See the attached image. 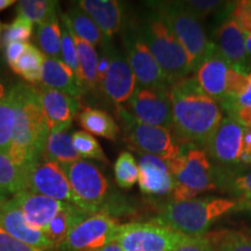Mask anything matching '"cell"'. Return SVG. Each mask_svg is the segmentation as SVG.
<instances>
[{
	"label": "cell",
	"mask_w": 251,
	"mask_h": 251,
	"mask_svg": "<svg viewBox=\"0 0 251 251\" xmlns=\"http://www.w3.org/2000/svg\"><path fill=\"white\" fill-rule=\"evenodd\" d=\"M172 103L171 133L190 149H206L224 119L221 106L202 91L196 78L185 77L169 87Z\"/></svg>",
	"instance_id": "obj_1"
},
{
	"label": "cell",
	"mask_w": 251,
	"mask_h": 251,
	"mask_svg": "<svg viewBox=\"0 0 251 251\" xmlns=\"http://www.w3.org/2000/svg\"><path fill=\"white\" fill-rule=\"evenodd\" d=\"M18 87L17 119L8 153L25 170L42 159L50 131L35 85L19 83Z\"/></svg>",
	"instance_id": "obj_2"
},
{
	"label": "cell",
	"mask_w": 251,
	"mask_h": 251,
	"mask_svg": "<svg viewBox=\"0 0 251 251\" xmlns=\"http://www.w3.org/2000/svg\"><path fill=\"white\" fill-rule=\"evenodd\" d=\"M236 209L234 199L206 197L200 199L166 202L161 207L159 215L152 221L158 222L185 236H203L213 222Z\"/></svg>",
	"instance_id": "obj_3"
},
{
	"label": "cell",
	"mask_w": 251,
	"mask_h": 251,
	"mask_svg": "<svg viewBox=\"0 0 251 251\" xmlns=\"http://www.w3.org/2000/svg\"><path fill=\"white\" fill-rule=\"evenodd\" d=\"M139 31L170 85L191 74L183 46L156 11L144 17Z\"/></svg>",
	"instance_id": "obj_4"
},
{
	"label": "cell",
	"mask_w": 251,
	"mask_h": 251,
	"mask_svg": "<svg viewBox=\"0 0 251 251\" xmlns=\"http://www.w3.org/2000/svg\"><path fill=\"white\" fill-rule=\"evenodd\" d=\"M150 7L161 15L183 46L191 72L196 71L213 46L199 20L185 11L180 1L150 2Z\"/></svg>",
	"instance_id": "obj_5"
},
{
	"label": "cell",
	"mask_w": 251,
	"mask_h": 251,
	"mask_svg": "<svg viewBox=\"0 0 251 251\" xmlns=\"http://www.w3.org/2000/svg\"><path fill=\"white\" fill-rule=\"evenodd\" d=\"M117 115L125 140L134 151L157 156L166 163L183 153L179 144L176 142L174 135L168 128L144 124L120 105L117 108Z\"/></svg>",
	"instance_id": "obj_6"
},
{
	"label": "cell",
	"mask_w": 251,
	"mask_h": 251,
	"mask_svg": "<svg viewBox=\"0 0 251 251\" xmlns=\"http://www.w3.org/2000/svg\"><path fill=\"white\" fill-rule=\"evenodd\" d=\"M175 187L172 191L174 201L194 199L198 194L216 188L212 165L207 152L201 149H188L168 163Z\"/></svg>",
	"instance_id": "obj_7"
},
{
	"label": "cell",
	"mask_w": 251,
	"mask_h": 251,
	"mask_svg": "<svg viewBox=\"0 0 251 251\" xmlns=\"http://www.w3.org/2000/svg\"><path fill=\"white\" fill-rule=\"evenodd\" d=\"M61 168L70 183L75 205L90 214L102 212L108 193V181L98 166L79 159L69 164H61Z\"/></svg>",
	"instance_id": "obj_8"
},
{
	"label": "cell",
	"mask_w": 251,
	"mask_h": 251,
	"mask_svg": "<svg viewBox=\"0 0 251 251\" xmlns=\"http://www.w3.org/2000/svg\"><path fill=\"white\" fill-rule=\"evenodd\" d=\"M207 153L226 166L251 164V131L230 118H224L207 144Z\"/></svg>",
	"instance_id": "obj_9"
},
{
	"label": "cell",
	"mask_w": 251,
	"mask_h": 251,
	"mask_svg": "<svg viewBox=\"0 0 251 251\" xmlns=\"http://www.w3.org/2000/svg\"><path fill=\"white\" fill-rule=\"evenodd\" d=\"M115 238L122 251H172L186 236L151 221L120 225Z\"/></svg>",
	"instance_id": "obj_10"
},
{
	"label": "cell",
	"mask_w": 251,
	"mask_h": 251,
	"mask_svg": "<svg viewBox=\"0 0 251 251\" xmlns=\"http://www.w3.org/2000/svg\"><path fill=\"white\" fill-rule=\"evenodd\" d=\"M118 220L108 212L87 215L75 226L58 251H99L117 236Z\"/></svg>",
	"instance_id": "obj_11"
},
{
	"label": "cell",
	"mask_w": 251,
	"mask_h": 251,
	"mask_svg": "<svg viewBox=\"0 0 251 251\" xmlns=\"http://www.w3.org/2000/svg\"><path fill=\"white\" fill-rule=\"evenodd\" d=\"M126 56L136 78V85L169 89L170 84L140 35L139 28L128 26L124 33Z\"/></svg>",
	"instance_id": "obj_12"
},
{
	"label": "cell",
	"mask_w": 251,
	"mask_h": 251,
	"mask_svg": "<svg viewBox=\"0 0 251 251\" xmlns=\"http://www.w3.org/2000/svg\"><path fill=\"white\" fill-rule=\"evenodd\" d=\"M24 172L26 190L51 198L57 201L75 205V197L70 183L57 163L40 159L35 164L25 169Z\"/></svg>",
	"instance_id": "obj_13"
},
{
	"label": "cell",
	"mask_w": 251,
	"mask_h": 251,
	"mask_svg": "<svg viewBox=\"0 0 251 251\" xmlns=\"http://www.w3.org/2000/svg\"><path fill=\"white\" fill-rule=\"evenodd\" d=\"M127 102L130 113L137 120L171 130L172 103L169 89L136 85Z\"/></svg>",
	"instance_id": "obj_14"
},
{
	"label": "cell",
	"mask_w": 251,
	"mask_h": 251,
	"mask_svg": "<svg viewBox=\"0 0 251 251\" xmlns=\"http://www.w3.org/2000/svg\"><path fill=\"white\" fill-rule=\"evenodd\" d=\"M102 51L107 55L109 65L99 86L112 101L118 105L129 100L136 87V78L127 56L119 51L111 41H105Z\"/></svg>",
	"instance_id": "obj_15"
},
{
	"label": "cell",
	"mask_w": 251,
	"mask_h": 251,
	"mask_svg": "<svg viewBox=\"0 0 251 251\" xmlns=\"http://www.w3.org/2000/svg\"><path fill=\"white\" fill-rule=\"evenodd\" d=\"M35 87L41 97L50 134L67 131L80 108L79 99L43 85Z\"/></svg>",
	"instance_id": "obj_16"
},
{
	"label": "cell",
	"mask_w": 251,
	"mask_h": 251,
	"mask_svg": "<svg viewBox=\"0 0 251 251\" xmlns=\"http://www.w3.org/2000/svg\"><path fill=\"white\" fill-rule=\"evenodd\" d=\"M230 67L213 43L211 50L194 71V78L205 93L219 102L227 98L228 75Z\"/></svg>",
	"instance_id": "obj_17"
},
{
	"label": "cell",
	"mask_w": 251,
	"mask_h": 251,
	"mask_svg": "<svg viewBox=\"0 0 251 251\" xmlns=\"http://www.w3.org/2000/svg\"><path fill=\"white\" fill-rule=\"evenodd\" d=\"M0 227L17 240L35 249L43 251L54 249L43 231L33 227L27 221L23 211L13 200H4L0 202Z\"/></svg>",
	"instance_id": "obj_18"
},
{
	"label": "cell",
	"mask_w": 251,
	"mask_h": 251,
	"mask_svg": "<svg viewBox=\"0 0 251 251\" xmlns=\"http://www.w3.org/2000/svg\"><path fill=\"white\" fill-rule=\"evenodd\" d=\"M214 45L229 67L241 74H249L251 64L247 51L246 34L231 17L220 26Z\"/></svg>",
	"instance_id": "obj_19"
},
{
	"label": "cell",
	"mask_w": 251,
	"mask_h": 251,
	"mask_svg": "<svg viewBox=\"0 0 251 251\" xmlns=\"http://www.w3.org/2000/svg\"><path fill=\"white\" fill-rule=\"evenodd\" d=\"M139 185L144 194L162 197L172 193L175 179L165 161L148 153H139Z\"/></svg>",
	"instance_id": "obj_20"
},
{
	"label": "cell",
	"mask_w": 251,
	"mask_h": 251,
	"mask_svg": "<svg viewBox=\"0 0 251 251\" xmlns=\"http://www.w3.org/2000/svg\"><path fill=\"white\" fill-rule=\"evenodd\" d=\"M12 200L23 211L27 221L33 227L41 230H43L68 203L57 201L42 194L30 192L28 190L17 193Z\"/></svg>",
	"instance_id": "obj_21"
},
{
	"label": "cell",
	"mask_w": 251,
	"mask_h": 251,
	"mask_svg": "<svg viewBox=\"0 0 251 251\" xmlns=\"http://www.w3.org/2000/svg\"><path fill=\"white\" fill-rule=\"evenodd\" d=\"M40 83L41 85L57 90L77 99L83 97L87 91L71 69L61 59L45 58L41 69Z\"/></svg>",
	"instance_id": "obj_22"
},
{
	"label": "cell",
	"mask_w": 251,
	"mask_h": 251,
	"mask_svg": "<svg viewBox=\"0 0 251 251\" xmlns=\"http://www.w3.org/2000/svg\"><path fill=\"white\" fill-rule=\"evenodd\" d=\"M77 6L94 21L105 41H111L122 26V9L117 0H80Z\"/></svg>",
	"instance_id": "obj_23"
},
{
	"label": "cell",
	"mask_w": 251,
	"mask_h": 251,
	"mask_svg": "<svg viewBox=\"0 0 251 251\" xmlns=\"http://www.w3.org/2000/svg\"><path fill=\"white\" fill-rule=\"evenodd\" d=\"M87 215H90V213L85 212L76 205L67 203L64 208L49 222V225L42 231L47 240L51 243L52 248L57 250L59 246L65 241L71 229L78 222L85 219Z\"/></svg>",
	"instance_id": "obj_24"
},
{
	"label": "cell",
	"mask_w": 251,
	"mask_h": 251,
	"mask_svg": "<svg viewBox=\"0 0 251 251\" xmlns=\"http://www.w3.org/2000/svg\"><path fill=\"white\" fill-rule=\"evenodd\" d=\"M63 24L71 30L72 34L86 41L93 47L101 46L105 42L101 30L94 21L78 6H72L65 14L62 15Z\"/></svg>",
	"instance_id": "obj_25"
},
{
	"label": "cell",
	"mask_w": 251,
	"mask_h": 251,
	"mask_svg": "<svg viewBox=\"0 0 251 251\" xmlns=\"http://www.w3.org/2000/svg\"><path fill=\"white\" fill-rule=\"evenodd\" d=\"M79 125L91 135L117 141L119 136V125L107 112L99 108L86 107L78 114Z\"/></svg>",
	"instance_id": "obj_26"
},
{
	"label": "cell",
	"mask_w": 251,
	"mask_h": 251,
	"mask_svg": "<svg viewBox=\"0 0 251 251\" xmlns=\"http://www.w3.org/2000/svg\"><path fill=\"white\" fill-rule=\"evenodd\" d=\"M42 159L61 165L79 161L81 157L75 149L71 135L67 131H63V133L49 134Z\"/></svg>",
	"instance_id": "obj_27"
},
{
	"label": "cell",
	"mask_w": 251,
	"mask_h": 251,
	"mask_svg": "<svg viewBox=\"0 0 251 251\" xmlns=\"http://www.w3.org/2000/svg\"><path fill=\"white\" fill-rule=\"evenodd\" d=\"M19 87H9L7 94L0 100V151L8 152L17 119Z\"/></svg>",
	"instance_id": "obj_28"
},
{
	"label": "cell",
	"mask_w": 251,
	"mask_h": 251,
	"mask_svg": "<svg viewBox=\"0 0 251 251\" xmlns=\"http://www.w3.org/2000/svg\"><path fill=\"white\" fill-rule=\"evenodd\" d=\"M35 42L37 49L47 58L61 59V25L57 14L47 23L37 25Z\"/></svg>",
	"instance_id": "obj_29"
},
{
	"label": "cell",
	"mask_w": 251,
	"mask_h": 251,
	"mask_svg": "<svg viewBox=\"0 0 251 251\" xmlns=\"http://www.w3.org/2000/svg\"><path fill=\"white\" fill-rule=\"evenodd\" d=\"M71 31V30H70ZM74 35V40L76 42L78 61L84 85L86 90H94L99 86L98 83V63L99 57L97 54L96 47L90 45L86 41L81 40L80 37Z\"/></svg>",
	"instance_id": "obj_30"
},
{
	"label": "cell",
	"mask_w": 251,
	"mask_h": 251,
	"mask_svg": "<svg viewBox=\"0 0 251 251\" xmlns=\"http://www.w3.org/2000/svg\"><path fill=\"white\" fill-rule=\"evenodd\" d=\"M26 190L25 172L8 152L0 151V191L5 197Z\"/></svg>",
	"instance_id": "obj_31"
},
{
	"label": "cell",
	"mask_w": 251,
	"mask_h": 251,
	"mask_svg": "<svg viewBox=\"0 0 251 251\" xmlns=\"http://www.w3.org/2000/svg\"><path fill=\"white\" fill-rule=\"evenodd\" d=\"M45 58V55L37 49L36 46L28 42L23 55L9 67L18 76L30 83V85H34V84L40 83L41 69H42Z\"/></svg>",
	"instance_id": "obj_32"
},
{
	"label": "cell",
	"mask_w": 251,
	"mask_h": 251,
	"mask_svg": "<svg viewBox=\"0 0 251 251\" xmlns=\"http://www.w3.org/2000/svg\"><path fill=\"white\" fill-rule=\"evenodd\" d=\"M212 251H251V236L240 230H216L206 234Z\"/></svg>",
	"instance_id": "obj_33"
},
{
	"label": "cell",
	"mask_w": 251,
	"mask_h": 251,
	"mask_svg": "<svg viewBox=\"0 0 251 251\" xmlns=\"http://www.w3.org/2000/svg\"><path fill=\"white\" fill-rule=\"evenodd\" d=\"M58 2L54 0H21L17 5L18 17L41 25L56 15Z\"/></svg>",
	"instance_id": "obj_34"
},
{
	"label": "cell",
	"mask_w": 251,
	"mask_h": 251,
	"mask_svg": "<svg viewBox=\"0 0 251 251\" xmlns=\"http://www.w3.org/2000/svg\"><path fill=\"white\" fill-rule=\"evenodd\" d=\"M139 165L130 152L124 151L119 155L114 164L117 184L121 188H130L139 181Z\"/></svg>",
	"instance_id": "obj_35"
},
{
	"label": "cell",
	"mask_w": 251,
	"mask_h": 251,
	"mask_svg": "<svg viewBox=\"0 0 251 251\" xmlns=\"http://www.w3.org/2000/svg\"><path fill=\"white\" fill-rule=\"evenodd\" d=\"M72 142H74L75 149L83 158L96 159V161L106 163V164L108 163L107 157L103 153V150L100 147L98 141L93 135L87 133V131H75L72 135Z\"/></svg>",
	"instance_id": "obj_36"
},
{
	"label": "cell",
	"mask_w": 251,
	"mask_h": 251,
	"mask_svg": "<svg viewBox=\"0 0 251 251\" xmlns=\"http://www.w3.org/2000/svg\"><path fill=\"white\" fill-rule=\"evenodd\" d=\"M61 55L63 63L71 69L72 72L76 75L78 80L84 85L83 79H81L79 61H78L76 42H75L74 35H72L70 29L64 24L61 26Z\"/></svg>",
	"instance_id": "obj_37"
},
{
	"label": "cell",
	"mask_w": 251,
	"mask_h": 251,
	"mask_svg": "<svg viewBox=\"0 0 251 251\" xmlns=\"http://www.w3.org/2000/svg\"><path fill=\"white\" fill-rule=\"evenodd\" d=\"M33 23L27 19L17 17L7 26H4L2 43L7 46L11 42H28L33 33Z\"/></svg>",
	"instance_id": "obj_38"
},
{
	"label": "cell",
	"mask_w": 251,
	"mask_h": 251,
	"mask_svg": "<svg viewBox=\"0 0 251 251\" xmlns=\"http://www.w3.org/2000/svg\"><path fill=\"white\" fill-rule=\"evenodd\" d=\"M233 193L236 209L251 211V171L235 178L233 181Z\"/></svg>",
	"instance_id": "obj_39"
},
{
	"label": "cell",
	"mask_w": 251,
	"mask_h": 251,
	"mask_svg": "<svg viewBox=\"0 0 251 251\" xmlns=\"http://www.w3.org/2000/svg\"><path fill=\"white\" fill-rule=\"evenodd\" d=\"M228 2L219 1V0H187L180 1V5L184 9L188 12L192 17L198 20L208 17L209 14L214 13L219 8L224 7Z\"/></svg>",
	"instance_id": "obj_40"
},
{
	"label": "cell",
	"mask_w": 251,
	"mask_h": 251,
	"mask_svg": "<svg viewBox=\"0 0 251 251\" xmlns=\"http://www.w3.org/2000/svg\"><path fill=\"white\" fill-rule=\"evenodd\" d=\"M230 17L236 21L244 34H251V0L234 2Z\"/></svg>",
	"instance_id": "obj_41"
},
{
	"label": "cell",
	"mask_w": 251,
	"mask_h": 251,
	"mask_svg": "<svg viewBox=\"0 0 251 251\" xmlns=\"http://www.w3.org/2000/svg\"><path fill=\"white\" fill-rule=\"evenodd\" d=\"M172 251H212V246L206 235L196 237L186 236Z\"/></svg>",
	"instance_id": "obj_42"
},
{
	"label": "cell",
	"mask_w": 251,
	"mask_h": 251,
	"mask_svg": "<svg viewBox=\"0 0 251 251\" xmlns=\"http://www.w3.org/2000/svg\"><path fill=\"white\" fill-rule=\"evenodd\" d=\"M0 251H43L35 249L9 235L0 227Z\"/></svg>",
	"instance_id": "obj_43"
},
{
	"label": "cell",
	"mask_w": 251,
	"mask_h": 251,
	"mask_svg": "<svg viewBox=\"0 0 251 251\" xmlns=\"http://www.w3.org/2000/svg\"><path fill=\"white\" fill-rule=\"evenodd\" d=\"M221 107H240V108H248L251 109V71L248 74V84L242 92H241L234 100L227 101L222 105H220Z\"/></svg>",
	"instance_id": "obj_44"
},
{
	"label": "cell",
	"mask_w": 251,
	"mask_h": 251,
	"mask_svg": "<svg viewBox=\"0 0 251 251\" xmlns=\"http://www.w3.org/2000/svg\"><path fill=\"white\" fill-rule=\"evenodd\" d=\"M224 109L228 113L229 118L233 119V120L238 122L241 126L248 128L251 131V109L234 107V106L226 107Z\"/></svg>",
	"instance_id": "obj_45"
},
{
	"label": "cell",
	"mask_w": 251,
	"mask_h": 251,
	"mask_svg": "<svg viewBox=\"0 0 251 251\" xmlns=\"http://www.w3.org/2000/svg\"><path fill=\"white\" fill-rule=\"evenodd\" d=\"M28 42H11L6 47V59L9 65L18 61V58L23 55V52L26 49Z\"/></svg>",
	"instance_id": "obj_46"
},
{
	"label": "cell",
	"mask_w": 251,
	"mask_h": 251,
	"mask_svg": "<svg viewBox=\"0 0 251 251\" xmlns=\"http://www.w3.org/2000/svg\"><path fill=\"white\" fill-rule=\"evenodd\" d=\"M99 251H122V249L120 244H119V242L117 241V238H114V240L111 241L108 244H106V246Z\"/></svg>",
	"instance_id": "obj_47"
},
{
	"label": "cell",
	"mask_w": 251,
	"mask_h": 251,
	"mask_svg": "<svg viewBox=\"0 0 251 251\" xmlns=\"http://www.w3.org/2000/svg\"><path fill=\"white\" fill-rule=\"evenodd\" d=\"M14 4H15V0H0V11H2V9L7 8L9 6Z\"/></svg>",
	"instance_id": "obj_48"
},
{
	"label": "cell",
	"mask_w": 251,
	"mask_h": 251,
	"mask_svg": "<svg viewBox=\"0 0 251 251\" xmlns=\"http://www.w3.org/2000/svg\"><path fill=\"white\" fill-rule=\"evenodd\" d=\"M246 45L248 56H249V59L251 62V34H246Z\"/></svg>",
	"instance_id": "obj_49"
},
{
	"label": "cell",
	"mask_w": 251,
	"mask_h": 251,
	"mask_svg": "<svg viewBox=\"0 0 251 251\" xmlns=\"http://www.w3.org/2000/svg\"><path fill=\"white\" fill-rule=\"evenodd\" d=\"M9 91V89L6 87V85L4 84V81L0 79V100H1L7 94V92Z\"/></svg>",
	"instance_id": "obj_50"
},
{
	"label": "cell",
	"mask_w": 251,
	"mask_h": 251,
	"mask_svg": "<svg viewBox=\"0 0 251 251\" xmlns=\"http://www.w3.org/2000/svg\"><path fill=\"white\" fill-rule=\"evenodd\" d=\"M4 200H6V197L4 196V194L1 193V191H0V202L4 201Z\"/></svg>",
	"instance_id": "obj_51"
},
{
	"label": "cell",
	"mask_w": 251,
	"mask_h": 251,
	"mask_svg": "<svg viewBox=\"0 0 251 251\" xmlns=\"http://www.w3.org/2000/svg\"><path fill=\"white\" fill-rule=\"evenodd\" d=\"M2 29H4V26H2L1 23H0V36H1V34H2Z\"/></svg>",
	"instance_id": "obj_52"
}]
</instances>
